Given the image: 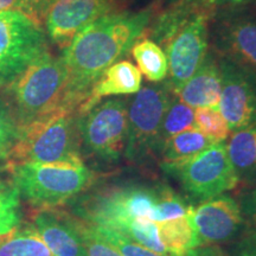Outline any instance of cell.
Segmentation results:
<instances>
[{"label": "cell", "mask_w": 256, "mask_h": 256, "mask_svg": "<svg viewBox=\"0 0 256 256\" xmlns=\"http://www.w3.org/2000/svg\"><path fill=\"white\" fill-rule=\"evenodd\" d=\"M170 84L147 86L128 104V134L124 156L140 162L151 153L160 151L164 115L172 101Z\"/></svg>", "instance_id": "obj_8"}, {"label": "cell", "mask_w": 256, "mask_h": 256, "mask_svg": "<svg viewBox=\"0 0 256 256\" xmlns=\"http://www.w3.org/2000/svg\"><path fill=\"white\" fill-rule=\"evenodd\" d=\"M192 211L194 206H191L185 216L156 223L160 241L170 256H185L188 250L200 247Z\"/></svg>", "instance_id": "obj_20"}, {"label": "cell", "mask_w": 256, "mask_h": 256, "mask_svg": "<svg viewBox=\"0 0 256 256\" xmlns=\"http://www.w3.org/2000/svg\"><path fill=\"white\" fill-rule=\"evenodd\" d=\"M76 226H78L81 240L84 248L86 256H122V254L114 248L96 232L94 226L75 216Z\"/></svg>", "instance_id": "obj_28"}, {"label": "cell", "mask_w": 256, "mask_h": 256, "mask_svg": "<svg viewBox=\"0 0 256 256\" xmlns=\"http://www.w3.org/2000/svg\"><path fill=\"white\" fill-rule=\"evenodd\" d=\"M46 51L43 28L20 11H0V86H8Z\"/></svg>", "instance_id": "obj_9"}, {"label": "cell", "mask_w": 256, "mask_h": 256, "mask_svg": "<svg viewBox=\"0 0 256 256\" xmlns=\"http://www.w3.org/2000/svg\"><path fill=\"white\" fill-rule=\"evenodd\" d=\"M18 136L19 124L6 102L0 98V159H6Z\"/></svg>", "instance_id": "obj_30"}, {"label": "cell", "mask_w": 256, "mask_h": 256, "mask_svg": "<svg viewBox=\"0 0 256 256\" xmlns=\"http://www.w3.org/2000/svg\"><path fill=\"white\" fill-rule=\"evenodd\" d=\"M222 92L218 110L230 132L256 124V75L220 56Z\"/></svg>", "instance_id": "obj_11"}, {"label": "cell", "mask_w": 256, "mask_h": 256, "mask_svg": "<svg viewBox=\"0 0 256 256\" xmlns=\"http://www.w3.org/2000/svg\"><path fill=\"white\" fill-rule=\"evenodd\" d=\"M240 206L247 226L256 232V185L246 191L240 200Z\"/></svg>", "instance_id": "obj_33"}, {"label": "cell", "mask_w": 256, "mask_h": 256, "mask_svg": "<svg viewBox=\"0 0 256 256\" xmlns=\"http://www.w3.org/2000/svg\"><path fill=\"white\" fill-rule=\"evenodd\" d=\"M214 46L220 57L256 75V14L226 11L214 28Z\"/></svg>", "instance_id": "obj_12"}, {"label": "cell", "mask_w": 256, "mask_h": 256, "mask_svg": "<svg viewBox=\"0 0 256 256\" xmlns=\"http://www.w3.org/2000/svg\"><path fill=\"white\" fill-rule=\"evenodd\" d=\"M256 4V0H209L208 6L211 10L224 8L226 11H234V10H244L248 6Z\"/></svg>", "instance_id": "obj_34"}, {"label": "cell", "mask_w": 256, "mask_h": 256, "mask_svg": "<svg viewBox=\"0 0 256 256\" xmlns=\"http://www.w3.org/2000/svg\"><path fill=\"white\" fill-rule=\"evenodd\" d=\"M8 170L20 198L40 210L62 206L95 182V174L86 165L25 162Z\"/></svg>", "instance_id": "obj_4"}, {"label": "cell", "mask_w": 256, "mask_h": 256, "mask_svg": "<svg viewBox=\"0 0 256 256\" xmlns=\"http://www.w3.org/2000/svg\"><path fill=\"white\" fill-rule=\"evenodd\" d=\"M215 142L204 136L196 127L168 138L162 142V152L165 162H182L206 150Z\"/></svg>", "instance_id": "obj_22"}, {"label": "cell", "mask_w": 256, "mask_h": 256, "mask_svg": "<svg viewBox=\"0 0 256 256\" xmlns=\"http://www.w3.org/2000/svg\"><path fill=\"white\" fill-rule=\"evenodd\" d=\"M190 206H191L186 204V202L171 188L168 185H160L159 200L152 220L160 223L185 216Z\"/></svg>", "instance_id": "obj_27"}, {"label": "cell", "mask_w": 256, "mask_h": 256, "mask_svg": "<svg viewBox=\"0 0 256 256\" xmlns=\"http://www.w3.org/2000/svg\"><path fill=\"white\" fill-rule=\"evenodd\" d=\"M229 256H256V232L247 228L234 242L228 252Z\"/></svg>", "instance_id": "obj_32"}, {"label": "cell", "mask_w": 256, "mask_h": 256, "mask_svg": "<svg viewBox=\"0 0 256 256\" xmlns=\"http://www.w3.org/2000/svg\"><path fill=\"white\" fill-rule=\"evenodd\" d=\"M162 168L177 179L188 196L197 200H211L238 185V178L226 153V142H214L182 162H164Z\"/></svg>", "instance_id": "obj_6"}, {"label": "cell", "mask_w": 256, "mask_h": 256, "mask_svg": "<svg viewBox=\"0 0 256 256\" xmlns=\"http://www.w3.org/2000/svg\"><path fill=\"white\" fill-rule=\"evenodd\" d=\"M156 6L136 12H112L80 31L62 60L68 72L66 108L78 113L95 82L145 36Z\"/></svg>", "instance_id": "obj_1"}, {"label": "cell", "mask_w": 256, "mask_h": 256, "mask_svg": "<svg viewBox=\"0 0 256 256\" xmlns=\"http://www.w3.org/2000/svg\"><path fill=\"white\" fill-rule=\"evenodd\" d=\"M0 256H52L32 226L0 238Z\"/></svg>", "instance_id": "obj_23"}, {"label": "cell", "mask_w": 256, "mask_h": 256, "mask_svg": "<svg viewBox=\"0 0 256 256\" xmlns=\"http://www.w3.org/2000/svg\"><path fill=\"white\" fill-rule=\"evenodd\" d=\"M31 226L52 256H86L74 215L64 211L43 209L32 217Z\"/></svg>", "instance_id": "obj_15"}, {"label": "cell", "mask_w": 256, "mask_h": 256, "mask_svg": "<svg viewBox=\"0 0 256 256\" xmlns=\"http://www.w3.org/2000/svg\"><path fill=\"white\" fill-rule=\"evenodd\" d=\"M212 10L197 11L166 46L170 87L176 94L197 72L209 52L210 20Z\"/></svg>", "instance_id": "obj_10"}, {"label": "cell", "mask_w": 256, "mask_h": 256, "mask_svg": "<svg viewBox=\"0 0 256 256\" xmlns=\"http://www.w3.org/2000/svg\"><path fill=\"white\" fill-rule=\"evenodd\" d=\"M90 224V223H89ZM106 241L110 242L114 248H116L122 256H164L158 252L150 250L145 247H142L139 243L134 242L133 240L126 238L122 234L115 232V230L104 228V226H92Z\"/></svg>", "instance_id": "obj_29"}, {"label": "cell", "mask_w": 256, "mask_h": 256, "mask_svg": "<svg viewBox=\"0 0 256 256\" xmlns=\"http://www.w3.org/2000/svg\"><path fill=\"white\" fill-rule=\"evenodd\" d=\"M190 128H194V110L190 106L179 100L178 98L174 101L172 98L171 104H170L164 115L162 130H160L162 145L168 138L190 130Z\"/></svg>", "instance_id": "obj_25"}, {"label": "cell", "mask_w": 256, "mask_h": 256, "mask_svg": "<svg viewBox=\"0 0 256 256\" xmlns=\"http://www.w3.org/2000/svg\"><path fill=\"white\" fill-rule=\"evenodd\" d=\"M81 148L102 162H116L124 154L128 134V102L100 101L78 116Z\"/></svg>", "instance_id": "obj_7"}, {"label": "cell", "mask_w": 256, "mask_h": 256, "mask_svg": "<svg viewBox=\"0 0 256 256\" xmlns=\"http://www.w3.org/2000/svg\"><path fill=\"white\" fill-rule=\"evenodd\" d=\"M142 72L130 60H118L108 66L95 82L87 101L80 108L78 115L87 113L104 98L136 94L142 89Z\"/></svg>", "instance_id": "obj_17"}, {"label": "cell", "mask_w": 256, "mask_h": 256, "mask_svg": "<svg viewBox=\"0 0 256 256\" xmlns=\"http://www.w3.org/2000/svg\"><path fill=\"white\" fill-rule=\"evenodd\" d=\"M203 8L206 6L190 2H172L168 8H165L159 14L156 16L154 14L147 28L146 36L156 42L159 46L166 48L179 28Z\"/></svg>", "instance_id": "obj_19"}, {"label": "cell", "mask_w": 256, "mask_h": 256, "mask_svg": "<svg viewBox=\"0 0 256 256\" xmlns=\"http://www.w3.org/2000/svg\"><path fill=\"white\" fill-rule=\"evenodd\" d=\"M185 256H229L220 244H203L188 250Z\"/></svg>", "instance_id": "obj_35"}, {"label": "cell", "mask_w": 256, "mask_h": 256, "mask_svg": "<svg viewBox=\"0 0 256 256\" xmlns=\"http://www.w3.org/2000/svg\"><path fill=\"white\" fill-rule=\"evenodd\" d=\"M194 127L212 142H226L230 136V128L218 108L202 107L194 110Z\"/></svg>", "instance_id": "obj_26"}, {"label": "cell", "mask_w": 256, "mask_h": 256, "mask_svg": "<svg viewBox=\"0 0 256 256\" xmlns=\"http://www.w3.org/2000/svg\"><path fill=\"white\" fill-rule=\"evenodd\" d=\"M226 146L238 184L252 188L256 185V124L232 132Z\"/></svg>", "instance_id": "obj_18"}, {"label": "cell", "mask_w": 256, "mask_h": 256, "mask_svg": "<svg viewBox=\"0 0 256 256\" xmlns=\"http://www.w3.org/2000/svg\"><path fill=\"white\" fill-rule=\"evenodd\" d=\"M192 220L200 246L238 240L248 228L238 202L224 194L194 208Z\"/></svg>", "instance_id": "obj_13"}, {"label": "cell", "mask_w": 256, "mask_h": 256, "mask_svg": "<svg viewBox=\"0 0 256 256\" xmlns=\"http://www.w3.org/2000/svg\"><path fill=\"white\" fill-rule=\"evenodd\" d=\"M78 113L60 110L19 127L8 168L25 164L84 165L78 133Z\"/></svg>", "instance_id": "obj_2"}, {"label": "cell", "mask_w": 256, "mask_h": 256, "mask_svg": "<svg viewBox=\"0 0 256 256\" xmlns=\"http://www.w3.org/2000/svg\"><path fill=\"white\" fill-rule=\"evenodd\" d=\"M171 2H190V4H200V5L206 6V8H209V6H208V2H209V0H171Z\"/></svg>", "instance_id": "obj_37"}, {"label": "cell", "mask_w": 256, "mask_h": 256, "mask_svg": "<svg viewBox=\"0 0 256 256\" xmlns=\"http://www.w3.org/2000/svg\"><path fill=\"white\" fill-rule=\"evenodd\" d=\"M113 0H54L46 17L50 40L60 49H66L86 26L114 12Z\"/></svg>", "instance_id": "obj_14"}, {"label": "cell", "mask_w": 256, "mask_h": 256, "mask_svg": "<svg viewBox=\"0 0 256 256\" xmlns=\"http://www.w3.org/2000/svg\"><path fill=\"white\" fill-rule=\"evenodd\" d=\"M113 2L116 4V2H130V0H113Z\"/></svg>", "instance_id": "obj_38"}, {"label": "cell", "mask_w": 256, "mask_h": 256, "mask_svg": "<svg viewBox=\"0 0 256 256\" xmlns=\"http://www.w3.org/2000/svg\"><path fill=\"white\" fill-rule=\"evenodd\" d=\"M133 58L150 82L164 81L168 74L165 51L150 38H142L130 49Z\"/></svg>", "instance_id": "obj_21"}, {"label": "cell", "mask_w": 256, "mask_h": 256, "mask_svg": "<svg viewBox=\"0 0 256 256\" xmlns=\"http://www.w3.org/2000/svg\"><path fill=\"white\" fill-rule=\"evenodd\" d=\"M160 185H124L92 192L74 206V216L92 226L118 232L134 218L153 220Z\"/></svg>", "instance_id": "obj_5"}, {"label": "cell", "mask_w": 256, "mask_h": 256, "mask_svg": "<svg viewBox=\"0 0 256 256\" xmlns=\"http://www.w3.org/2000/svg\"><path fill=\"white\" fill-rule=\"evenodd\" d=\"M222 92V69L220 57L208 52L197 72L184 83L176 96L192 108L214 107L220 104Z\"/></svg>", "instance_id": "obj_16"}, {"label": "cell", "mask_w": 256, "mask_h": 256, "mask_svg": "<svg viewBox=\"0 0 256 256\" xmlns=\"http://www.w3.org/2000/svg\"><path fill=\"white\" fill-rule=\"evenodd\" d=\"M68 72L49 51L34 60L6 86L5 102L19 127L60 110H66Z\"/></svg>", "instance_id": "obj_3"}, {"label": "cell", "mask_w": 256, "mask_h": 256, "mask_svg": "<svg viewBox=\"0 0 256 256\" xmlns=\"http://www.w3.org/2000/svg\"><path fill=\"white\" fill-rule=\"evenodd\" d=\"M0 11H20L19 0H0Z\"/></svg>", "instance_id": "obj_36"}, {"label": "cell", "mask_w": 256, "mask_h": 256, "mask_svg": "<svg viewBox=\"0 0 256 256\" xmlns=\"http://www.w3.org/2000/svg\"><path fill=\"white\" fill-rule=\"evenodd\" d=\"M54 0H19L20 12L43 28L50 5Z\"/></svg>", "instance_id": "obj_31"}, {"label": "cell", "mask_w": 256, "mask_h": 256, "mask_svg": "<svg viewBox=\"0 0 256 256\" xmlns=\"http://www.w3.org/2000/svg\"><path fill=\"white\" fill-rule=\"evenodd\" d=\"M20 196L14 183L0 180V238L16 232L22 223Z\"/></svg>", "instance_id": "obj_24"}]
</instances>
